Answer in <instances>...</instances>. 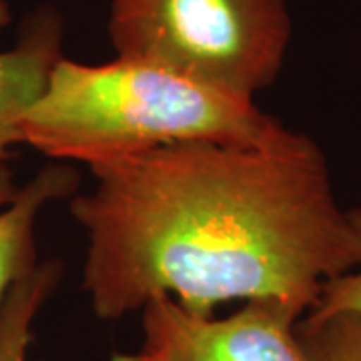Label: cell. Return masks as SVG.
<instances>
[{"mask_svg":"<svg viewBox=\"0 0 361 361\" xmlns=\"http://www.w3.org/2000/svg\"><path fill=\"white\" fill-rule=\"evenodd\" d=\"M71 201L82 289L103 322L157 297L197 315L279 299L303 313L357 267L361 245L322 147L281 127L259 142H183L90 169Z\"/></svg>","mask_w":361,"mask_h":361,"instance_id":"1","label":"cell"},{"mask_svg":"<svg viewBox=\"0 0 361 361\" xmlns=\"http://www.w3.org/2000/svg\"><path fill=\"white\" fill-rule=\"evenodd\" d=\"M283 127L251 99L167 68L118 59L82 65L61 59L18 125L42 155L111 165L183 142H259Z\"/></svg>","mask_w":361,"mask_h":361,"instance_id":"2","label":"cell"},{"mask_svg":"<svg viewBox=\"0 0 361 361\" xmlns=\"http://www.w3.org/2000/svg\"><path fill=\"white\" fill-rule=\"evenodd\" d=\"M118 59L251 99L279 77L291 40L285 0H113Z\"/></svg>","mask_w":361,"mask_h":361,"instance_id":"3","label":"cell"},{"mask_svg":"<svg viewBox=\"0 0 361 361\" xmlns=\"http://www.w3.org/2000/svg\"><path fill=\"white\" fill-rule=\"evenodd\" d=\"M303 315L279 299L245 301L225 317L197 315L157 297L141 310L142 343L129 361H307L297 336Z\"/></svg>","mask_w":361,"mask_h":361,"instance_id":"4","label":"cell"},{"mask_svg":"<svg viewBox=\"0 0 361 361\" xmlns=\"http://www.w3.org/2000/svg\"><path fill=\"white\" fill-rule=\"evenodd\" d=\"M78 175L68 165H49L25 187H16L8 163H0V310L16 281L39 265L37 221L44 207L77 191Z\"/></svg>","mask_w":361,"mask_h":361,"instance_id":"5","label":"cell"},{"mask_svg":"<svg viewBox=\"0 0 361 361\" xmlns=\"http://www.w3.org/2000/svg\"><path fill=\"white\" fill-rule=\"evenodd\" d=\"M63 23L52 11L35 14L11 51L0 52V163L20 142L18 125L63 59Z\"/></svg>","mask_w":361,"mask_h":361,"instance_id":"6","label":"cell"},{"mask_svg":"<svg viewBox=\"0 0 361 361\" xmlns=\"http://www.w3.org/2000/svg\"><path fill=\"white\" fill-rule=\"evenodd\" d=\"M61 277L59 261H42L8 291L0 310V361H32L28 357L32 323L56 291ZM109 361H129V353H113Z\"/></svg>","mask_w":361,"mask_h":361,"instance_id":"7","label":"cell"},{"mask_svg":"<svg viewBox=\"0 0 361 361\" xmlns=\"http://www.w3.org/2000/svg\"><path fill=\"white\" fill-rule=\"evenodd\" d=\"M297 336L307 361H361V315L305 313L297 323Z\"/></svg>","mask_w":361,"mask_h":361,"instance_id":"8","label":"cell"},{"mask_svg":"<svg viewBox=\"0 0 361 361\" xmlns=\"http://www.w3.org/2000/svg\"><path fill=\"white\" fill-rule=\"evenodd\" d=\"M349 215H351V223L355 227L361 245V207L349 209ZM307 313L315 317L336 315V313L361 315V261L357 263V267H353L325 285L317 303Z\"/></svg>","mask_w":361,"mask_h":361,"instance_id":"9","label":"cell"},{"mask_svg":"<svg viewBox=\"0 0 361 361\" xmlns=\"http://www.w3.org/2000/svg\"><path fill=\"white\" fill-rule=\"evenodd\" d=\"M11 20V13H8V6L0 0V28Z\"/></svg>","mask_w":361,"mask_h":361,"instance_id":"10","label":"cell"}]
</instances>
